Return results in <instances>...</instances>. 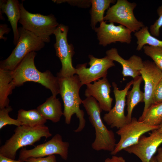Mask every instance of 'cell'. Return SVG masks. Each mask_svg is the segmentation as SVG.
I'll use <instances>...</instances> for the list:
<instances>
[{
    "label": "cell",
    "instance_id": "cell-1",
    "mask_svg": "<svg viewBox=\"0 0 162 162\" xmlns=\"http://www.w3.org/2000/svg\"><path fill=\"white\" fill-rule=\"evenodd\" d=\"M36 54L35 52L29 53L17 67L11 71L13 85L15 87L23 85L26 82H37L50 89L52 95L56 97L59 94L58 79L49 70L42 72L37 69L34 63Z\"/></svg>",
    "mask_w": 162,
    "mask_h": 162
},
{
    "label": "cell",
    "instance_id": "cell-2",
    "mask_svg": "<svg viewBox=\"0 0 162 162\" xmlns=\"http://www.w3.org/2000/svg\"><path fill=\"white\" fill-rule=\"evenodd\" d=\"M57 77L59 80V94L63 102V115L65 123L70 124L72 116L75 114L79 119V124L74 131L76 133L81 132L84 128L86 122L84 112L80 106L83 100L79 95V91L82 85L77 74L70 77Z\"/></svg>",
    "mask_w": 162,
    "mask_h": 162
},
{
    "label": "cell",
    "instance_id": "cell-3",
    "mask_svg": "<svg viewBox=\"0 0 162 162\" xmlns=\"http://www.w3.org/2000/svg\"><path fill=\"white\" fill-rule=\"evenodd\" d=\"M82 104L95 130V139L92 144V148L96 151H113L116 144L114 134L104 124L100 116L102 110L99 103L91 96L83 100Z\"/></svg>",
    "mask_w": 162,
    "mask_h": 162
},
{
    "label": "cell",
    "instance_id": "cell-4",
    "mask_svg": "<svg viewBox=\"0 0 162 162\" xmlns=\"http://www.w3.org/2000/svg\"><path fill=\"white\" fill-rule=\"evenodd\" d=\"M14 133L0 148V155L15 160L20 148L32 146L42 137L46 139L52 136L49 128L43 126L32 128L24 125L17 126Z\"/></svg>",
    "mask_w": 162,
    "mask_h": 162
},
{
    "label": "cell",
    "instance_id": "cell-5",
    "mask_svg": "<svg viewBox=\"0 0 162 162\" xmlns=\"http://www.w3.org/2000/svg\"><path fill=\"white\" fill-rule=\"evenodd\" d=\"M21 16L19 22L25 29L45 43L50 41V36L59 25L52 14L44 15L33 14L27 10L22 2L20 3Z\"/></svg>",
    "mask_w": 162,
    "mask_h": 162
},
{
    "label": "cell",
    "instance_id": "cell-6",
    "mask_svg": "<svg viewBox=\"0 0 162 162\" xmlns=\"http://www.w3.org/2000/svg\"><path fill=\"white\" fill-rule=\"evenodd\" d=\"M19 38L16 47L6 59L0 62V68L12 71L29 53L40 50L45 43L22 26L18 28Z\"/></svg>",
    "mask_w": 162,
    "mask_h": 162
},
{
    "label": "cell",
    "instance_id": "cell-7",
    "mask_svg": "<svg viewBox=\"0 0 162 162\" xmlns=\"http://www.w3.org/2000/svg\"><path fill=\"white\" fill-rule=\"evenodd\" d=\"M68 30L67 26L60 24L53 33L56 39L54 44L56 55L62 64V68L57 74L58 77H70L77 74L76 69L72 64V58L74 54V47L72 44H69L67 41Z\"/></svg>",
    "mask_w": 162,
    "mask_h": 162
},
{
    "label": "cell",
    "instance_id": "cell-8",
    "mask_svg": "<svg viewBox=\"0 0 162 162\" xmlns=\"http://www.w3.org/2000/svg\"><path fill=\"white\" fill-rule=\"evenodd\" d=\"M136 5V3L127 0H118L115 4L108 9L104 20L119 23L132 32H137L145 26L134 14L133 10Z\"/></svg>",
    "mask_w": 162,
    "mask_h": 162
},
{
    "label": "cell",
    "instance_id": "cell-9",
    "mask_svg": "<svg viewBox=\"0 0 162 162\" xmlns=\"http://www.w3.org/2000/svg\"><path fill=\"white\" fill-rule=\"evenodd\" d=\"M69 144L63 141L62 136L56 134L50 140L45 143L37 145L32 149L27 150L22 148L20 152L18 160L25 162L31 157H43L54 154L59 155L65 160L68 156Z\"/></svg>",
    "mask_w": 162,
    "mask_h": 162
},
{
    "label": "cell",
    "instance_id": "cell-10",
    "mask_svg": "<svg viewBox=\"0 0 162 162\" xmlns=\"http://www.w3.org/2000/svg\"><path fill=\"white\" fill-rule=\"evenodd\" d=\"M159 126H153L148 125L143 122L140 121L135 117L131 121L118 129L116 133L120 137L116 144L114 150L110 152L115 155L125 148L136 143L140 137L147 132L157 130Z\"/></svg>",
    "mask_w": 162,
    "mask_h": 162
},
{
    "label": "cell",
    "instance_id": "cell-11",
    "mask_svg": "<svg viewBox=\"0 0 162 162\" xmlns=\"http://www.w3.org/2000/svg\"><path fill=\"white\" fill-rule=\"evenodd\" d=\"M89 68H87V63L78 64L76 66L77 74L82 86L106 77L108 70L115 66L113 61L107 56L98 58L89 55Z\"/></svg>",
    "mask_w": 162,
    "mask_h": 162
},
{
    "label": "cell",
    "instance_id": "cell-12",
    "mask_svg": "<svg viewBox=\"0 0 162 162\" xmlns=\"http://www.w3.org/2000/svg\"><path fill=\"white\" fill-rule=\"evenodd\" d=\"M140 73L144 82V106L142 114L138 120L141 121L146 111L154 104L153 97L156 87L162 77V72L153 62L143 61Z\"/></svg>",
    "mask_w": 162,
    "mask_h": 162
},
{
    "label": "cell",
    "instance_id": "cell-13",
    "mask_svg": "<svg viewBox=\"0 0 162 162\" xmlns=\"http://www.w3.org/2000/svg\"><path fill=\"white\" fill-rule=\"evenodd\" d=\"M133 81V80H132L129 82L124 88L121 90L119 89L115 82H112L115 104L112 108L104 115L103 118L104 121L111 128H116L118 129L128 123L124 112L125 98Z\"/></svg>",
    "mask_w": 162,
    "mask_h": 162
},
{
    "label": "cell",
    "instance_id": "cell-14",
    "mask_svg": "<svg viewBox=\"0 0 162 162\" xmlns=\"http://www.w3.org/2000/svg\"><path fill=\"white\" fill-rule=\"evenodd\" d=\"M149 135H142L135 144L124 149L137 157L142 162H150L162 143V133L157 130L152 131Z\"/></svg>",
    "mask_w": 162,
    "mask_h": 162
},
{
    "label": "cell",
    "instance_id": "cell-15",
    "mask_svg": "<svg viewBox=\"0 0 162 162\" xmlns=\"http://www.w3.org/2000/svg\"><path fill=\"white\" fill-rule=\"evenodd\" d=\"M94 30L97 33L99 44L104 46L117 42L128 44L131 42L132 32L121 25L116 26L113 22L107 24L104 21Z\"/></svg>",
    "mask_w": 162,
    "mask_h": 162
},
{
    "label": "cell",
    "instance_id": "cell-16",
    "mask_svg": "<svg viewBox=\"0 0 162 162\" xmlns=\"http://www.w3.org/2000/svg\"><path fill=\"white\" fill-rule=\"evenodd\" d=\"M86 85L85 96L93 97L98 101L102 111L109 112L112 109L113 99L110 96L111 86L106 77Z\"/></svg>",
    "mask_w": 162,
    "mask_h": 162
},
{
    "label": "cell",
    "instance_id": "cell-17",
    "mask_svg": "<svg viewBox=\"0 0 162 162\" xmlns=\"http://www.w3.org/2000/svg\"><path fill=\"white\" fill-rule=\"evenodd\" d=\"M106 53L109 58L122 65L124 77L129 76L134 79L141 75L140 71L143 67V61L140 57L134 55L128 59H125L119 55L116 48H112Z\"/></svg>",
    "mask_w": 162,
    "mask_h": 162
},
{
    "label": "cell",
    "instance_id": "cell-18",
    "mask_svg": "<svg viewBox=\"0 0 162 162\" xmlns=\"http://www.w3.org/2000/svg\"><path fill=\"white\" fill-rule=\"evenodd\" d=\"M3 13L6 14L11 24L13 32V43L16 45L19 38L17 23L21 16L19 2L17 0H1L0 18L3 20L4 18L2 16Z\"/></svg>",
    "mask_w": 162,
    "mask_h": 162
},
{
    "label": "cell",
    "instance_id": "cell-19",
    "mask_svg": "<svg viewBox=\"0 0 162 162\" xmlns=\"http://www.w3.org/2000/svg\"><path fill=\"white\" fill-rule=\"evenodd\" d=\"M37 109L45 120H50L53 123L59 122L63 115L59 99L52 95L39 105Z\"/></svg>",
    "mask_w": 162,
    "mask_h": 162
},
{
    "label": "cell",
    "instance_id": "cell-20",
    "mask_svg": "<svg viewBox=\"0 0 162 162\" xmlns=\"http://www.w3.org/2000/svg\"><path fill=\"white\" fill-rule=\"evenodd\" d=\"M143 80L141 76H138L134 79L133 87L130 91H128L126 94L127 100V117L128 123L132 119L133 109L140 102L144 101V93L140 89L141 84Z\"/></svg>",
    "mask_w": 162,
    "mask_h": 162
},
{
    "label": "cell",
    "instance_id": "cell-21",
    "mask_svg": "<svg viewBox=\"0 0 162 162\" xmlns=\"http://www.w3.org/2000/svg\"><path fill=\"white\" fill-rule=\"evenodd\" d=\"M11 71L0 68V109L9 106L8 96L15 88Z\"/></svg>",
    "mask_w": 162,
    "mask_h": 162
},
{
    "label": "cell",
    "instance_id": "cell-22",
    "mask_svg": "<svg viewBox=\"0 0 162 162\" xmlns=\"http://www.w3.org/2000/svg\"><path fill=\"white\" fill-rule=\"evenodd\" d=\"M17 119L21 123L22 125L32 128L44 126L47 121L37 109L28 110L22 109L19 110Z\"/></svg>",
    "mask_w": 162,
    "mask_h": 162
},
{
    "label": "cell",
    "instance_id": "cell-23",
    "mask_svg": "<svg viewBox=\"0 0 162 162\" xmlns=\"http://www.w3.org/2000/svg\"><path fill=\"white\" fill-rule=\"evenodd\" d=\"M114 0H91L92 8L91 10V26L94 29L98 22L104 21L105 11L109 8L111 3H115Z\"/></svg>",
    "mask_w": 162,
    "mask_h": 162
},
{
    "label": "cell",
    "instance_id": "cell-24",
    "mask_svg": "<svg viewBox=\"0 0 162 162\" xmlns=\"http://www.w3.org/2000/svg\"><path fill=\"white\" fill-rule=\"evenodd\" d=\"M134 36L137 39L136 50H141L146 45L153 46H162V40L152 36L148 31L147 26H144L135 32Z\"/></svg>",
    "mask_w": 162,
    "mask_h": 162
},
{
    "label": "cell",
    "instance_id": "cell-25",
    "mask_svg": "<svg viewBox=\"0 0 162 162\" xmlns=\"http://www.w3.org/2000/svg\"><path fill=\"white\" fill-rule=\"evenodd\" d=\"M141 121L151 126H159L162 123V102L152 104Z\"/></svg>",
    "mask_w": 162,
    "mask_h": 162
},
{
    "label": "cell",
    "instance_id": "cell-26",
    "mask_svg": "<svg viewBox=\"0 0 162 162\" xmlns=\"http://www.w3.org/2000/svg\"><path fill=\"white\" fill-rule=\"evenodd\" d=\"M143 49L145 54L149 56L162 72V46H144Z\"/></svg>",
    "mask_w": 162,
    "mask_h": 162
},
{
    "label": "cell",
    "instance_id": "cell-27",
    "mask_svg": "<svg viewBox=\"0 0 162 162\" xmlns=\"http://www.w3.org/2000/svg\"><path fill=\"white\" fill-rule=\"evenodd\" d=\"M13 110L11 106H9L0 110V129L7 125H14L17 126L22 125L16 119L11 118L9 113Z\"/></svg>",
    "mask_w": 162,
    "mask_h": 162
},
{
    "label": "cell",
    "instance_id": "cell-28",
    "mask_svg": "<svg viewBox=\"0 0 162 162\" xmlns=\"http://www.w3.org/2000/svg\"><path fill=\"white\" fill-rule=\"evenodd\" d=\"M157 11L158 18L150 27V33L155 37L159 36L160 29L162 27V1L161 5L158 7Z\"/></svg>",
    "mask_w": 162,
    "mask_h": 162
},
{
    "label": "cell",
    "instance_id": "cell-29",
    "mask_svg": "<svg viewBox=\"0 0 162 162\" xmlns=\"http://www.w3.org/2000/svg\"><path fill=\"white\" fill-rule=\"evenodd\" d=\"M154 104L162 102V77L155 89L153 97Z\"/></svg>",
    "mask_w": 162,
    "mask_h": 162
},
{
    "label": "cell",
    "instance_id": "cell-30",
    "mask_svg": "<svg viewBox=\"0 0 162 162\" xmlns=\"http://www.w3.org/2000/svg\"><path fill=\"white\" fill-rule=\"evenodd\" d=\"M25 162H57L56 158L54 155L45 158H29L26 160Z\"/></svg>",
    "mask_w": 162,
    "mask_h": 162
},
{
    "label": "cell",
    "instance_id": "cell-31",
    "mask_svg": "<svg viewBox=\"0 0 162 162\" xmlns=\"http://www.w3.org/2000/svg\"><path fill=\"white\" fill-rule=\"evenodd\" d=\"M54 2L57 4H60L62 3L67 2L70 4H75L77 5L80 4L82 5L83 4L85 6L88 7L90 5V4L91 3L90 0H80V1H74V0H52Z\"/></svg>",
    "mask_w": 162,
    "mask_h": 162
},
{
    "label": "cell",
    "instance_id": "cell-32",
    "mask_svg": "<svg viewBox=\"0 0 162 162\" xmlns=\"http://www.w3.org/2000/svg\"><path fill=\"white\" fill-rule=\"evenodd\" d=\"M10 31V29L8 27L7 24H5L0 25V39H3L5 41L7 39V38L4 36V34H8Z\"/></svg>",
    "mask_w": 162,
    "mask_h": 162
},
{
    "label": "cell",
    "instance_id": "cell-33",
    "mask_svg": "<svg viewBox=\"0 0 162 162\" xmlns=\"http://www.w3.org/2000/svg\"><path fill=\"white\" fill-rule=\"evenodd\" d=\"M104 162H126L125 160L122 156L113 155L111 158H107Z\"/></svg>",
    "mask_w": 162,
    "mask_h": 162
},
{
    "label": "cell",
    "instance_id": "cell-34",
    "mask_svg": "<svg viewBox=\"0 0 162 162\" xmlns=\"http://www.w3.org/2000/svg\"><path fill=\"white\" fill-rule=\"evenodd\" d=\"M0 162H24L22 161L18 160H15L0 155Z\"/></svg>",
    "mask_w": 162,
    "mask_h": 162
},
{
    "label": "cell",
    "instance_id": "cell-35",
    "mask_svg": "<svg viewBox=\"0 0 162 162\" xmlns=\"http://www.w3.org/2000/svg\"><path fill=\"white\" fill-rule=\"evenodd\" d=\"M158 153L155 156L157 162H162V147L158 148Z\"/></svg>",
    "mask_w": 162,
    "mask_h": 162
},
{
    "label": "cell",
    "instance_id": "cell-36",
    "mask_svg": "<svg viewBox=\"0 0 162 162\" xmlns=\"http://www.w3.org/2000/svg\"><path fill=\"white\" fill-rule=\"evenodd\" d=\"M150 162H157L155 156H154L151 159Z\"/></svg>",
    "mask_w": 162,
    "mask_h": 162
},
{
    "label": "cell",
    "instance_id": "cell-37",
    "mask_svg": "<svg viewBox=\"0 0 162 162\" xmlns=\"http://www.w3.org/2000/svg\"><path fill=\"white\" fill-rule=\"evenodd\" d=\"M159 126V128L157 130L159 132L162 133V123Z\"/></svg>",
    "mask_w": 162,
    "mask_h": 162
},
{
    "label": "cell",
    "instance_id": "cell-38",
    "mask_svg": "<svg viewBox=\"0 0 162 162\" xmlns=\"http://www.w3.org/2000/svg\"></svg>",
    "mask_w": 162,
    "mask_h": 162
}]
</instances>
